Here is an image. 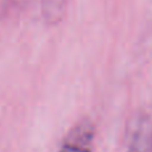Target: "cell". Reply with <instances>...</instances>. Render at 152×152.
I'll return each mask as SVG.
<instances>
[{
	"label": "cell",
	"mask_w": 152,
	"mask_h": 152,
	"mask_svg": "<svg viewBox=\"0 0 152 152\" xmlns=\"http://www.w3.org/2000/svg\"><path fill=\"white\" fill-rule=\"evenodd\" d=\"M95 139V127L91 120H80L69 129L64 137L59 152H92Z\"/></svg>",
	"instance_id": "obj_1"
}]
</instances>
